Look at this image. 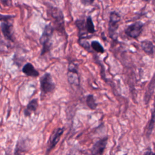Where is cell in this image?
<instances>
[{
    "label": "cell",
    "instance_id": "8",
    "mask_svg": "<svg viewBox=\"0 0 155 155\" xmlns=\"http://www.w3.org/2000/svg\"><path fill=\"white\" fill-rule=\"evenodd\" d=\"M64 131V128L62 127H59L54 130L52 134L50 136V138L48 141V146L46 151V153L48 154L50 151L54 148L56 144L58 143L61 136L62 135Z\"/></svg>",
    "mask_w": 155,
    "mask_h": 155
},
{
    "label": "cell",
    "instance_id": "11",
    "mask_svg": "<svg viewBox=\"0 0 155 155\" xmlns=\"http://www.w3.org/2000/svg\"><path fill=\"white\" fill-rule=\"evenodd\" d=\"M38 107V102L37 99H33L30 100L27 105H26L25 108L24 110V114L25 117L30 116L33 112L36 111Z\"/></svg>",
    "mask_w": 155,
    "mask_h": 155
},
{
    "label": "cell",
    "instance_id": "17",
    "mask_svg": "<svg viewBox=\"0 0 155 155\" xmlns=\"http://www.w3.org/2000/svg\"><path fill=\"white\" fill-rule=\"evenodd\" d=\"M79 44L82 46L85 50L88 51V52H92L91 45L88 43V42L86 39H82V40H78Z\"/></svg>",
    "mask_w": 155,
    "mask_h": 155
},
{
    "label": "cell",
    "instance_id": "1",
    "mask_svg": "<svg viewBox=\"0 0 155 155\" xmlns=\"http://www.w3.org/2000/svg\"><path fill=\"white\" fill-rule=\"evenodd\" d=\"M47 16L51 19L53 24V27L54 30L59 31L62 34L67 35L65 29L64 16L61 9L50 4H47Z\"/></svg>",
    "mask_w": 155,
    "mask_h": 155
},
{
    "label": "cell",
    "instance_id": "4",
    "mask_svg": "<svg viewBox=\"0 0 155 155\" xmlns=\"http://www.w3.org/2000/svg\"><path fill=\"white\" fill-rule=\"evenodd\" d=\"M121 20L120 15L116 11H112L110 13L109 21L108 25V33L109 37L113 41L117 39V30L119 26V22Z\"/></svg>",
    "mask_w": 155,
    "mask_h": 155
},
{
    "label": "cell",
    "instance_id": "3",
    "mask_svg": "<svg viewBox=\"0 0 155 155\" xmlns=\"http://www.w3.org/2000/svg\"><path fill=\"white\" fill-rule=\"evenodd\" d=\"M14 18V15H0L1 28L2 33L3 34L5 39L11 42H14V30L13 25V19Z\"/></svg>",
    "mask_w": 155,
    "mask_h": 155
},
{
    "label": "cell",
    "instance_id": "2",
    "mask_svg": "<svg viewBox=\"0 0 155 155\" xmlns=\"http://www.w3.org/2000/svg\"><path fill=\"white\" fill-rule=\"evenodd\" d=\"M54 30L51 23L46 24L43 29L42 35L39 38V42L42 45L41 55H44L49 52L51 49L52 42L51 38Z\"/></svg>",
    "mask_w": 155,
    "mask_h": 155
},
{
    "label": "cell",
    "instance_id": "6",
    "mask_svg": "<svg viewBox=\"0 0 155 155\" xmlns=\"http://www.w3.org/2000/svg\"><path fill=\"white\" fill-rule=\"evenodd\" d=\"M67 70V80L69 84L74 86H79L80 79L78 65L74 62H70Z\"/></svg>",
    "mask_w": 155,
    "mask_h": 155
},
{
    "label": "cell",
    "instance_id": "16",
    "mask_svg": "<svg viewBox=\"0 0 155 155\" xmlns=\"http://www.w3.org/2000/svg\"><path fill=\"white\" fill-rule=\"evenodd\" d=\"M90 45H91V48L96 52L99 53L101 54H102L105 52V49H104V47L99 41H91Z\"/></svg>",
    "mask_w": 155,
    "mask_h": 155
},
{
    "label": "cell",
    "instance_id": "7",
    "mask_svg": "<svg viewBox=\"0 0 155 155\" xmlns=\"http://www.w3.org/2000/svg\"><path fill=\"white\" fill-rule=\"evenodd\" d=\"M143 23L141 21H136L125 29V33L128 37L133 39L137 38L142 31Z\"/></svg>",
    "mask_w": 155,
    "mask_h": 155
},
{
    "label": "cell",
    "instance_id": "18",
    "mask_svg": "<svg viewBox=\"0 0 155 155\" xmlns=\"http://www.w3.org/2000/svg\"><path fill=\"white\" fill-rule=\"evenodd\" d=\"M81 2L85 5H91L94 2V1H89V0H82V1H81Z\"/></svg>",
    "mask_w": 155,
    "mask_h": 155
},
{
    "label": "cell",
    "instance_id": "12",
    "mask_svg": "<svg viewBox=\"0 0 155 155\" xmlns=\"http://www.w3.org/2000/svg\"><path fill=\"white\" fill-rule=\"evenodd\" d=\"M154 88H155V73L154 74L153 78L151 79L150 82L148 84L147 91H146L145 94L144 101H145V104H147L149 102V101L150 100L151 96L153 94Z\"/></svg>",
    "mask_w": 155,
    "mask_h": 155
},
{
    "label": "cell",
    "instance_id": "20",
    "mask_svg": "<svg viewBox=\"0 0 155 155\" xmlns=\"http://www.w3.org/2000/svg\"><path fill=\"white\" fill-rule=\"evenodd\" d=\"M124 155H127V154H124Z\"/></svg>",
    "mask_w": 155,
    "mask_h": 155
},
{
    "label": "cell",
    "instance_id": "15",
    "mask_svg": "<svg viewBox=\"0 0 155 155\" xmlns=\"http://www.w3.org/2000/svg\"><path fill=\"white\" fill-rule=\"evenodd\" d=\"M86 104L91 110H96L97 104L96 102L95 98L93 94H88L86 97Z\"/></svg>",
    "mask_w": 155,
    "mask_h": 155
},
{
    "label": "cell",
    "instance_id": "9",
    "mask_svg": "<svg viewBox=\"0 0 155 155\" xmlns=\"http://www.w3.org/2000/svg\"><path fill=\"white\" fill-rule=\"evenodd\" d=\"M108 137H104L96 141L91 148V153L93 155H102L105 149L107 144Z\"/></svg>",
    "mask_w": 155,
    "mask_h": 155
},
{
    "label": "cell",
    "instance_id": "19",
    "mask_svg": "<svg viewBox=\"0 0 155 155\" xmlns=\"http://www.w3.org/2000/svg\"><path fill=\"white\" fill-rule=\"evenodd\" d=\"M143 155H155V153L153 152L148 151H146L145 153H144Z\"/></svg>",
    "mask_w": 155,
    "mask_h": 155
},
{
    "label": "cell",
    "instance_id": "10",
    "mask_svg": "<svg viewBox=\"0 0 155 155\" xmlns=\"http://www.w3.org/2000/svg\"><path fill=\"white\" fill-rule=\"evenodd\" d=\"M22 71L27 76L37 78L39 75V71L35 68L33 64L30 62H27L22 67Z\"/></svg>",
    "mask_w": 155,
    "mask_h": 155
},
{
    "label": "cell",
    "instance_id": "14",
    "mask_svg": "<svg viewBox=\"0 0 155 155\" xmlns=\"http://www.w3.org/2000/svg\"><path fill=\"white\" fill-rule=\"evenodd\" d=\"M85 29L88 34L93 35L96 32L94 24L91 16H88L85 19Z\"/></svg>",
    "mask_w": 155,
    "mask_h": 155
},
{
    "label": "cell",
    "instance_id": "5",
    "mask_svg": "<svg viewBox=\"0 0 155 155\" xmlns=\"http://www.w3.org/2000/svg\"><path fill=\"white\" fill-rule=\"evenodd\" d=\"M39 82L41 96H44L48 93H51L55 90V83L53 80L51 74L48 72L45 73L41 76Z\"/></svg>",
    "mask_w": 155,
    "mask_h": 155
},
{
    "label": "cell",
    "instance_id": "13",
    "mask_svg": "<svg viewBox=\"0 0 155 155\" xmlns=\"http://www.w3.org/2000/svg\"><path fill=\"white\" fill-rule=\"evenodd\" d=\"M140 45L142 50L146 54L148 55H152L153 54L154 45L151 41L146 39L142 41Z\"/></svg>",
    "mask_w": 155,
    "mask_h": 155
}]
</instances>
